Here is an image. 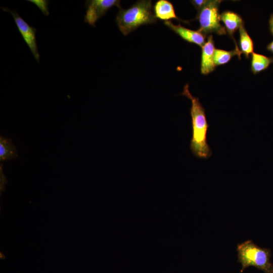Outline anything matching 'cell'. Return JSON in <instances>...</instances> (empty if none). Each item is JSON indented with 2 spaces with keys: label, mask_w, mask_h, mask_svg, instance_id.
<instances>
[{
  "label": "cell",
  "mask_w": 273,
  "mask_h": 273,
  "mask_svg": "<svg viewBox=\"0 0 273 273\" xmlns=\"http://www.w3.org/2000/svg\"><path fill=\"white\" fill-rule=\"evenodd\" d=\"M191 3L197 10L198 12L205 7L209 2L207 0H194L191 1Z\"/></svg>",
  "instance_id": "16"
},
{
  "label": "cell",
  "mask_w": 273,
  "mask_h": 273,
  "mask_svg": "<svg viewBox=\"0 0 273 273\" xmlns=\"http://www.w3.org/2000/svg\"><path fill=\"white\" fill-rule=\"evenodd\" d=\"M215 49L212 35H209L202 47L201 72L207 75L212 72L215 67L214 55Z\"/></svg>",
  "instance_id": "8"
},
{
  "label": "cell",
  "mask_w": 273,
  "mask_h": 273,
  "mask_svg": "<svg viewBox=\"0 0 273 273\" xmlns=\"http://www.w3.org/2000/svg\"><path fill=\"white\" fill-rule=\"evenodd\" d=\"M120 1L118 0H90L85 2L86 13L84 22L95 27L97 21L103 16L108 10L114 6L119 9Z\"/></svg>",
  "instance_id": "6"
},
{
  "label": "cell",
  "mask_w": 273,
  "mask_h": 273,
  "mask_svg": "<svg viewBox=\"0 0 273 273\" xmlns=\"http://www.w3.org/2000/svg\"><path fill=\"white\" fill-rule=\"evenodd\" d=\"M153 9L156 18L165 20V21L170 19H175L188 23V21L181 20L176 16L173 5L168 1H157L154 6Z\"/></svg>",
  "instance_id": "10"
},
{
  "label": "cell",
  "mask_w": 273,
  "mask_h": 273,
  "mask_svg": "<svg viewBox=\"0 0 273 273\" xmlns=\"http://www.w3.org/2000/svg\"><path fill=\"white\" fill-rule=\"evenodd\" d=\"M220 19L224 23L226 32L235 41V49L239 50L233 35L244 24L242 18L237 13L228 11H225L220 15Z\"/></svg>",
  "instance_id": "9"
},
{
  "label": "cell",
  "mask_w": 273,
  "mask_h": 273,
  "mask_svg": "<svg viewBox=\"0 0 273 273\" xmlns=\"http://www.w3.org/2000/svg\"><path fill=\"white\" fill-rule=\"evenodd\" d=\"M165 25L168 26L186 41L195 43L201 48L205 42L206 35L198 30H193L183 27L180 24L175 25L171 21H166Z\"/></svg>",
  "instance_id": "7"
},
{
  "label": "cell",
  "mask_w": 273,
  "mask_h": 273,
  "mask_svg": "<svg viewBox=\"0 0 273 273\" xmlns=\"http://www.w3.org/2000/svg\"><path fill=\"white\" fill-rule=\"evenodd\" d=\"M31 3L35 5L45 16L49 15V1L46 0H28Z\"/></svg>",
  "instance_id": "15"
},
{
  "label": "cell",
  "mask_w": 273,
  "mask_h": 273,
  "mask_svg": "<svg viewBox=\"0 0 273 273\" xmlns=\"http://www.w3.org/2000/svg\"><path fill=\"white\" fill-rule=\"evenodd\" d=\"M242 53L240 50L235 49L228 51L220 49H215L214 55V62L215 66L220 65L228 63L234 56H238L241 58Z\"/></svg>",
  "instance_id": "14"
},
{
  "label": "cell",
  "mask_w": 273,
  "mask_h": 273,
  "mask_svg": "<svg viewBox=\"0 0 273 273\" xmlns=\"http://www.w3.org/2000/svg\"><path fill=\"white\" fill-rule=\"evenodd\" d=\"M269 29L271 34L273 35V14L271 15L269 20Z\"/></svg>",
  "instance_id": "18"
},
{
  "label": "cell",
  "mask_w": 273,
  "mask_h": 273,
  "mask_svg": "<svg viewBox=\"0 0 273 273\" xmlns=\"http://www.w3.org/2000/svg\"><path fill=\"white\" fill-rule=\"evenodd\" d=\"M237 251L238 261L242 266L240 273L250 266H253L264 273H273L269 249L260 247L249 240L238 244Z\"/></svg>",
  "instance_id": "3"
},
{
  "label": "cell",
  "mask_w": 273,
  "mask_h": 273,
  "mask_svg": "<svg viewBox=\"0 0 273 273\" xmlns=\"http://www.w3.org/2000/svg\"><path fill=\"white\" fill-rule=\"evenodd\" d=\"M3 11L9 12L13 16L16 25L26 43L37 62H39V54L36 39V29L29 25L14 10L2 8Z\"/></svg>",
  "instance_id": "5"
},
{
  "label": "cell",
  "mask_w": 273,
  "mask_h": 273,
  "mask_svg": "<svg viewBox=\"0 0 273 273\" xmlns=\"http://www.w3.org/2000/svg\"><path fill=\"white\" fill-rule=\"evenodd\" d=\"M251 59V71L254 74L265 70L273 63V57H268L254 52Z\"/></svg>",
  "instance_id": "12"
},
{
  "label": "cell",
  "mask_w": 273,
  "mask_h": 273,
  "mask_svg": "<svg viewBox=\"0 0 273 273\" xmlns=\"http://www.w3.org/2000/svg\"><path fill=\"white\" fill-rule=\"evenodd\" d=\"M3 166L2 164L1 165V192L3 191L5 189V185L7 183V179L5 177V176L4 175L3 172V169L2 168V166Z\"/></svg>",
  "instance_id": "17"
},
{
  "label": "cell",
  "mask_w": 273,
  "mask_h": 273,
  "mask_svg": "<svg viewBox=\"0 0 273 273\" xmlns=\"http://www.w3.org/2000/svg\"><path fill=\"white\" fill-rule=\"evenodd\" d=\"M181 95L191 101L190 114L192 119V137L190 148L196 157L207 159L212 155V152L207 140L209 124L207 121L205 109L199 98L193 96L191 94L188 84L185 85Z\"/></svg>",
  "instance_id": "1"
},
{
  "label": "cell",
  "mask_w": 273,
  "mask_h": 273,
  "mask_svg": "<svg viewBox=\"0 0 273 273\" xmlns=\"http://www.w3.org/2000/svg\"><path fill=\"white\" fill-rule=\"evenodd\" d=\"M267 49L268 51L273 54V41L269 43L267 46Z\"/></svg>",
  "instance_id": "19"
},
{
  "label": "cell",
  "mask_w": 273,
  "mask_h": 273,
  "mask_svg": "<svg viewBox=\"0 0 273 273\" xmlns=\"http://www.w3.org/2000/svg\"><path fill=\"white\" fill-rule=\"evenodd\" d=\"M240 51L246 57L249 58L254 50L253 41L246 30L244 24L239 29Z\"/></svg>",
  "instance_id": "13"
},
{
  "label": "cell",
  "mask_w": 273,
  "mask_h": 273,
  "mask_svg": "<svg viewBox=\"0 0 273 273\" xmlns=\"http://www.w3.org/2000/svg\"><path fill=\"white\" fill-rule=\"evenodd\" d=\"M116 21L119 30L124 35L141 25L155 23L157 18L153 11L152 1H139L127 9H120Z\"/></svg>",
  "instance_id": "2"
},
{
  "label": "cell",
  "mask_w": 273,
  "mask_h": 273,
  "mask_svg": "<svg viewBox=\"0 0 273 273\" xmlns=\"http://www.w3.org/2000/svg\"><path fill=\"white\" fill-rule=\"evenodd\" d=\"M221 1H209V3L198 12L196 17L200 24L199 30L205 34L215 33L218 35L226 33L220 24L218 8Z\"/></svg>",
  "instance_id": "4"
},
{
  "label": "cell",
  "mask_w": 273,
  "mask_h": 273,
  "mask_svg": "<svg viewBox=\"0 0 273 273\" xmlns=\"http://www.w3.org/2000/svg\"><path fill=\"white\" fill-rule=\"evenodd\" d=\"M18 156L16 146L11 139L3 136L0 137V161H6Z\"/></svg>",
  "instance_id": "11"
}]
</instances>
